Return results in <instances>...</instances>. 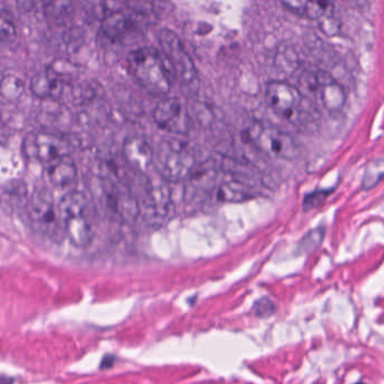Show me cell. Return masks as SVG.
<instances>
[{"label":"cell","mask_w":384,"mask_h":384,"mask_svg":"<svg viewBox=\"0 0 384 384\" xmlns=\"http://www.w3.org/2000/svg\"><path fill=\"white\" fill-rule=\"evenodd\" d=\"M154 120L160 129L171 135H185L191 130L190 113L177 97L159 101L154 111Z\"/></svg>","instance_id":"30bf717a"},{"label":"cell","mask_w":384,"mask_h":384,"mask_svg":"<svg viewBox=\"0 0 384 384\" xmlns=\"http://www.w3.org/2000/svg\"><path fill=\"white\" fill-rule=\"evenodd\" d=\"M59 211L64 221L66 236L76 247H87L94 238V228L89 219V203L84 193H67L59 202Z\"/></svg>","instance_id":"7a4b0ae2"},{"label":"cell","mask_w":384,"mask_h":384,"mask_svg":"<svg viewBox=\"0 0 384 384\" xmlns=\"http://www.w3.org/2000/svg\"><path fill=\"white\" fill-rule=\"evenodd\" d=\"M133 28V22L125 13L121 11H111L105 16L101 25V34L111 42H118L129 33Z\"/></svg>","instance_id":"5bb4252c"},{"label":"cell","mask_w":384,"mask_h":384,"mask_svg":"<svg viewBox=\"0 0 384 384\" xmlns=\"http://www.w3.org/2000/svg\"><path fill=\"white\" fill-rule=\"evenodd\" d=\"M16 35V28H15L14 23L11 21L9 14H6V11H1L0 16V36L1 41L9 42L14 39Z\"/></svg>","instance_id":"44dd1931"},{"label":"cell","mask_w":384,"mask_h":384,"mask_svg":"<svg viewBox=\"0 0 384 384\" xmlns=\"http://www.w3.org/2000/svg\"><path fill=\"white\" fill-rule=\"evenodd\" d=\"M1 91H3L4 96L7 98H16L22 94L23 83L18 78L7 76L4 78Z\"/></svg>","instance_id":"ffe728a7"},{"label":"cell","mask_w":384,"mask_h":384,"mask_svg":"<svg viewBox=\"0 0 384 384\" xmlns=\"http://www.w3.org/2000/svg\"><path fill=\"white\" fill-rule=\"evenodd\" d=\"M249 140L264 154L283 160L299 156V147L288 132L269 124L255 123L248 129Z\"/></svg>","instance_id":"8992f818"},{"label":"cell","mask_w":384,"mask_h":384,"mask_svg":"<svg viewBox=\"0 0 384 384\" xmlns=\"http://www.w3.org/2000/svg\"><path fill=\"white\" fill-rule=\"evenodd\" d=\"M145 215L151 225H162L171 217L173 203L169 195L164 192L162 188H154L151 191L145 202Z\"/></svg>","instance_id":"7c38bea8"},{"label":"cell","mask_w":384,"mask_h":384,"mask_svg":"<svg viewBox=\"0 0 384 384\" xmlns=\"http://www.w3.org/2000/svg\"><path fill=\"white\" fill-rule=\"evenodd\" d=\"M288 11L307 20L322 21L334 15V5L327 1H286L283 3Z\"/></svg>","instance_id":"9a60e30c"},{"label":"cell","mask_w":384,"mask_h":384,"mask_svg":"<svg viewBox=\"0 0 384 384\" xmlns=\"http://www.w3.org/2000/svg\"><path fill=\"white\" fill-rule=\"evenodd\" d=\"M253 311L258 318H269L274 315L275 305L269 298H261L255 302Z\"/></svg>","instance_id":"7402d4cb"},{"label":"cell","mask_w":384,"mask_h":384,"mask_svg":"<svg viewBox=\"0 0 384 384\" xmlns=\"http://www.w3.org/2000/svg\"><path fill=\"white\" fill-rule=\"evenodd\" d=\"M45 169L47 179L55 187L64 188L72 186L77 179V166L70 156L64 157Z\"/></svg>","instance_id":"2e32d148"},{"label":"cell","mask_w":384,"mask_h":384,"mask_svg":"<svg viewBox=\"0 0 384 384\" xmlns=\"http://www.w3.org/2000/svg\"><path fill=\"white\" fill-rule=\"evenodd\" d=\"M128 68L133 79L145 91L159 97L169 93L171 86L169 69L166 66L165 59L154 47H140L131 52Z\"/></svg>","instance_id":"6da1fadb"},{"label":"cell","mask_w":384,"mask_h":384,"mask_svg":"<svg viewBox=\"0 0 384 384\" xmlns=\"http://www.w3.org/2000/svg\"><path fill=\"white\" fill-rule=\"evenodd\" d=\"M384 179V160L375 159L365 166L362 177V190L370 191Z\"/></svg>","instance_id":"ac0fdd59"},{"label":"cell","mask_w":384,"mask_h":384,"mask_svg":"<svg viewBox=\"0 0 384 384\" xmlns=\"http://www.w3.org/2000/svg\"><path fill=\"white\" fill-rule=\"evenodd\" d=\"M159 43L181 85L188 91L198 89V70L179 35L173 30H162L159 33Z\"/></svg>","instance_id":"52a82bcc"},{"label":"cell","mask_w":384,"mask_h":384,"mask_svg":"<svg viewBox=\"0 0 384 384\" xmlns=\"http://www.w3.org/2000/svg\"><path fill=\"white\" fill-rule=\"evenodd\" d=\"M252 198H253V194L249 188L242 183H236V181L225 183L218 190V200L221 202L238 203V202L250 200Z\"/></svg>","instance_id":"e0dca14e"},{"label":"cell","mask_w":384,"mask_h":384,"mask_svg":"<svg viewBox=\"0 0 384 384\" xmlns=\"http://www.w3.org/2000/svg\"><path fill=\"white\" fill-rule=\"evenodd\" d=\"M298 88L303 96L310 97L329 112H337L345 105L343 86L324 70L305 69L298 77Z\"/></svg>","instance_id":"3957f363"},{"label":"cell","mask_w":384,"mask_h":384,"mask_svg":"<svg viewBox=\"0 0 384 384\" xmlns=\"http://www.w3.org/2000/svg\"><path fill=\"white\" fill-rule=\"evenodd\" d=\"M269 106L284 120L297 123L305 115V96L299 88L286 81H269L265 87Z\"/></svg>","instance_id":"9c48e42d"},{"label":"cell","mask_w":384,"mask_h":384,"mask_svg":"<svg viewBox=\"0 0 384 384\" xmlns=\"http://www.w3.org/2000/svg\"><path fill=\"white\" fill-rule=\"evenodd\" d=\"M23 154L30 162L47 168L69 154L68 143L58 135L47 132L28 133L22 143Z\"/></svg>","instance_id":"ba28073f"},{"label":"cell","mask_w":384,"mask_h":384,"mask_svg":"<svg viewBox=\"0 0 384 384\" xmlns=\"http://www.w3.org/2000/svg\"><path fill=\"white\" fill-rule=\"evenodd\" d=\"M28 218L36 232L52 240H61L66 235L64 221L61 218L59 205L47 188H36L30 203Z\"/></svg>","instance_id":"5b68a950"},{"label":"cell","mask_w":384,"mask_h":384,"mask_svg":"<svg viewBox=\"0 0 384 384\" xmlns=\"http://www.w3.org/2000/svg\"><path fill=\"white\" fill-rule=\"evenodd\" d=\"M154 166L165 181H181L190 179L196 162L186 145L171 140L160 143L156 149Z\"/></svg>","instance_id":"277c9868"},{"label":"cell","mask_w":384,"mask_h":384,"mask_svg":"<svg viewBox=\"0 0 384 384\" xmlns=\"http://www.w3.org/2000/svg\"><path fill=\"white\" fill-rule=\"evenodd\" d=\"M124 158L133 169L146 173L154 165V150L141 137H131L123 145Z\"/></svg>","instance_id":"8fae6325"},{"label":"cell","mask_w":384,"mask_h":384,"mask_svg":"<svg viewBox=\"0 0 384 384\" xmlns=\"http://www.w3.org/2000/svg\"><path fill=\"white\" fill-rule=\"evenodd\" d=\"M356 384H365V383H362V382H358V383H356Z\"/></svg>","instance_id":"cb8c5ba5"},{"label":"cell","mask_w":384,"mask_h":384,"mask_svg":"<svg viewBox=\"0 0 384 384\" xmlns=\"http://www.w3.org/2000/svg\"><path fill=\"white\" fill-rule=\"evenodd\" d=\"M64 80L47 67L43 72L34 74L30 81V91L41 99L58 98L64 89Z\"/></svg>","instance_id":"4fadbf2b"},{"label":"cell","mask_w":384,"mask_h":384,"mask_svg":"<svg viewBox=\"0 0 384 384\" xmlns=\"http://www.w3.org/2000/svg\"><path fill=\"white\" fill-rule=\"evenodd\" d=\"M324 228H317L310 231L309 234L305 235V238L302 239L299 244V250L301 253H311L313 250L322 244L324 240Z\"/></svg>","instance_id":"d6986e66"},{"label":"cell","mask_w":384,"mask_h":384,"mask_svg":"<svg viewBox=\"0 0 384 384\" xmlns=\"http://www.w3.org/2000/svg\"><path fill=\"white\" fill-rule=\"evenodd\" d=\"M329 193V191H317L307 194L303 200V208L305 210L315 209L326 200Z\"/></svg>","instance_id":"603a6c76"}]
</instances>
